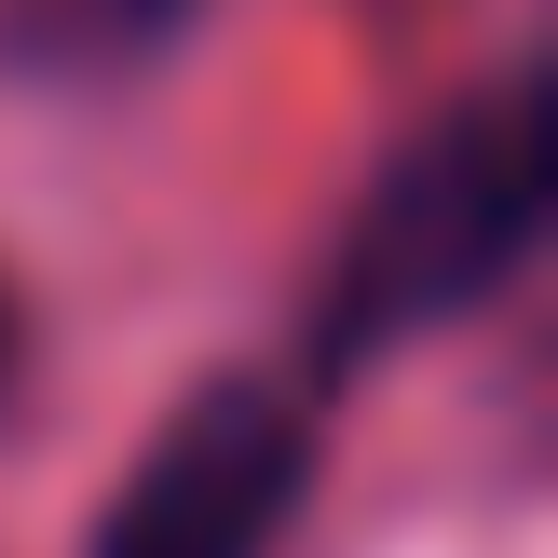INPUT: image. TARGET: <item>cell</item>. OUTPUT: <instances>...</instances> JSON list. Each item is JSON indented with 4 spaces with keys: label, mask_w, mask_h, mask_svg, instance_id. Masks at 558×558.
I'll return each mask as SVG.
<instances>
[{
    "label": "cell",
    "mask_w": 558,
    "mask_h": 558,
    "mask_svg": "<svg viewBox=\"0 0 558 558\" xmlns=\"http://www.w3.org/2000/svg\"><path fill=\"white\" fill-rule=\"evenodd\" d=\"M545 178H558V96L545 82H505V96L450 109L436 136H409L396 178L354 205L341 259H327L314 368H368L381 341L490 300L545 232Z\"/></svg>",
    "instance_id": "cell-1"
},
{
    "label": "cell",
    "mask_w": 558,
    "mask_h": 558,
    "mask_svg": "<svg viewBox=\"0 0 558 558\" xmlns=\"http://www.w3.org/2000/svg\"><path fill=\"white\" fill-rule=\"evenodd\" d=\"M314 477V423L272 381H205L178 423L136 450V477L109 490L96 558H272Z\"/></svg>",
    "instance_id": "cell-2"
},
{
    "label": "cell",
    "mask_w": 558,
    "mask_h": 558,
    "mask_svg": "<svg viewBox=\"0 0 558 558\" xmlns=\"http://www.w3.org/2000/svg\"><path fill=\"white\" fill-rule=\"evenodd\" d=\"M191 0H14V27H41V41H163Z\"/></svg>",
    "instance_id": "cell-3"
},
{
    "label": "cell",
    "mask_w": 558,
    "mask_h": 558,
    "mask_svg": "<svg viewBox=\"0 0 558 558\" xmlns=\"http://www.w3.org/2000/svg\"><path fill=\"white\" fill-rule=\"evenodd\" d=\"M0 381H14V300H0Z\"/></svg>",
    "instance_id": "cell-4"
}]
</instances>
